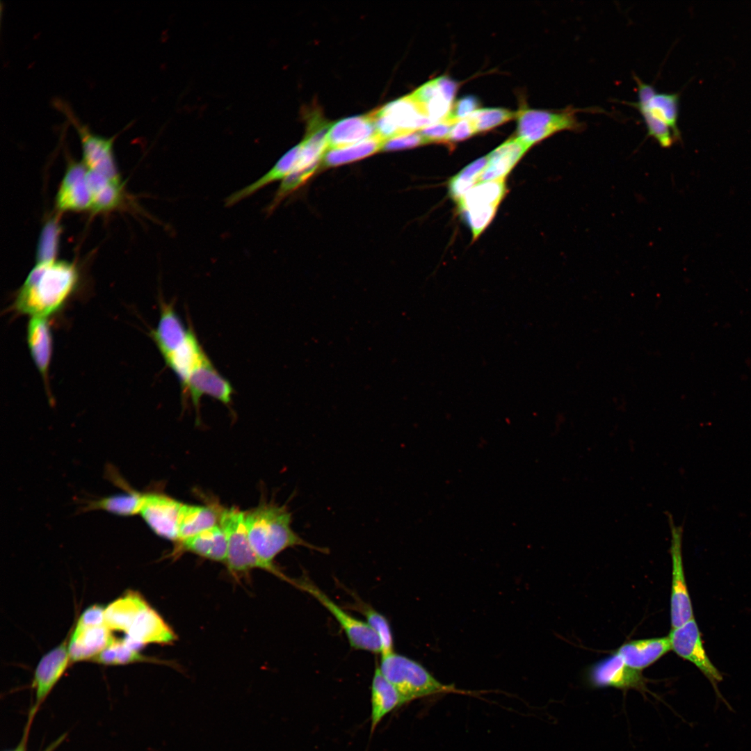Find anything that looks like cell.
<instances>
[{
  "instance_id": "30",
  "label": "cell",
  "mask_w": 751,
  "mask_h": 751,
  "mask_svg": "<svg viewBox=\"0 0 751 751\" xmlns=\"http://www.w3.org/2000/svg\"><path fill=\"white\" fill-rule=\"evenodd\" d=\"M207 356L192 329L186 342L164 360L177 376L182 391L193 371Z\"/></svg>"
},
{
  "instance_id": "33",
  "label": "cell",
  "mask_w": 751,
  "mask_h": 751,
  "mask_svg": "<svg viewBox=\"0 0 751 751\" xmlns=\"http://www.w3.org/2000/svg\"><path fill=\"white\" fill-rule=\"evenodd\" d=\"M144 494L132 489L126 492L113 494L92 501L86 506V510H101L119 516H131L139 514Z\"/></svg>"
},
{
  "instance_id": "6",
  "label": "cell",
  "mask_w": 751,
  "mask_h": 751,
  "mask_svg": "<svg viewBox=\"0 0 751 751\" xmlns=\"http://www.w3.org/2000/svg\"><path fill=\"white\" fill-rule=\"evenodd\" d=\"M579 111L583 109L572 106L558 111L522 107L516 113L517 137L531 147L560 131H581L585 124L578 119Z\"/></svg>"
},
{
  "instance_id": "32",
  "label": "cell",
  "mask_w": 751,
  "mask_h": 751,
  "mask_svg": "<svg viewBox=\"0 0 751 751\" xmlns=\"http://www.w3.org/2000/svg\"><path fill=\"white\" fill-rule=\"evenodd\" d=\"M383 141L384 140L377 135L355 144L327 149L321 168L337 167L369 156L381 150Z\"/></svg>"
},
{
  "instance_id": "28",
  "label": "cell",
  "mask_w": 751,
  "mask_h": 751,
  "mask_svg": "<svg viewBox=\"0 0 751 751\" xmlns=\"http://www.w3.org/2000/svg\"><path fill=\"white\" fill-rule=\"evenodd\" d=\"M300 150V143L294 146L284 154L266 174L253 183L236 191L225 200V205L232 206L267 185L278 180L284 179L294 169Z\"/></svg>"
},
{
  "instance_id": "15",
  "label": "cell",
  "mask_w": 751,
  "mask_h": 751,
  "mask_svg": "<svg viewBox=\"0 0 751 751\" xmlns=\"http://www.w3.org/2000/svg\"><path fill=\"white\" fill-rule=\"evenodd\" d=\"M233 393L229 382L218 373L207 356L193 371L182 391L184 398L190 397L197 412L202 396H209L229 406Z\"/></svg>"
},
{
  "instance_id": "42",
  "label": "cell",
  "mask_w": 751,
  "mask_h": 751,
  "mask_svg": "<svg viewBox=\"0 0 751 751\" xmlns=\"http://www.w3.org/2000/svg\"><path fill=\"white\" fill-rule=\"evenodd\" d=\"M455 122L446 118L433 122L419 130L428 144L433 143H448L449 136L453 124Z\"/></svg>"
},
{
  "instance_id": "23",
  "label": "cell",
  "mask_w": 751,
  "mask_h": 751,
  "mask_svg": "<svg viewBox=\"0 0 751 751\" xmlns=\"http://www.w3.org/2000/svg\"><path fill=\"white\" fill-rule=\"evenodd\" d=\"M377 136L369 114L344 118L332 124L327 136L328 149L355 144Z\"/></svg>"
},
{
  "instance_id": "4",
  "label": "cell",
  "mask_w": 751,
  "mask_h": 751,
  "mask_svg": "<svg viewBox=\"0 0 751 751\" xmlns=\"http://www.w3.org/2000/svg\"><path fill=\"white\" fill-rule=\"evenodd\" d=\"M219 526L227 538V550L225 564L231 574L236 576L248 573L254 569H261L291 583V578L276 566H271L264 562L253 550L245 527V512L235 506L222 508Z\"/></svg>"
},
{
  "instance_id": "26",
  "label": "cell",
  "mask_w": 751,
  "mask_h": 751,
  "mask_svg": "<svg viewBox=\"0 0 751 751\" xmlns=\"http://www.w3.org/2000/svg\"><path fill=\"white\" fill-rule=\"evenodd\" d=\"M371 704V735L387 714L405 704L397 690L384 677L378 666L375 669L372 678Z\"/></svg>"
},
{
  "instance_id": "3",
  "label": "cell",
  "mask_w": 751,
  "mask_h": 751,
  "mask_svg": "<svg viewBox=\"0 0 751 751\" xmlns=\"http://www.w3.org/2000/svg\"><path fill=\"white\" fill-rule=\"evenodd\" d=\"M634 79L638 86V101L628 104L641 115L647 135L654 138L664 148L672 146L680 139L677 127L679 95L677 93H659L655 88L640 80Z\"/></svg>"
},
{
  "instance_id": "38",
  "label": "cell",
  "mask_w": 751,
  "mask_h": 751,
  "mask_svg": "<svg viewBox=\"0 0 751 751\" xmlns=\"http://www.w3.org/2000/svg\"><path fill=\"white\" fill-rule=\"evenodd\" d=\"M61 227L57 216L49 218L40 232L36 250L38 263L56 260Z\"/></svg>"
},
{
  "instance_id": "13",
  "label": "cell",
  "mask_w": 751,
  "mask_h": 751,
  "mask_svg": "<svg viewBox=\"0 0 751 751\" xmlns=\"http://www.w3.org/2000/svg\"><path fill=\"white\" fill-rule=\"evenodd\" d=\"M588 680L596 688L634 689L642 693L648 691L647 680L640 671L627 665L615 652L593 664L588 672Z\"/></svg>"
},
{
  "instance_id": "40",
  "label": "cell",
  "mask_w": 751,
  "mask_h": 751,
  "mask_svg": "<svg viewBox=\"0 0 751 751\" xmlns=\"http://www.w3.org/2000/svg\"><path fill=\"white\" fill-rule=\"evenodd\" d=\"M498 206L476 207L463 211L467 223L476 239L494 218Z\"/></svg>"
},
{
  "instance_id": "41",
  "label": "cell",
  "mask_w": 751,
  "mask_h": 751,
  "mask_svg": "<svg viewBox=\"0 0 751 751\" xmlns=\"http://www.w3.org/2000/svg\"><path fill=\"white\" fill-rule=\"evenodd\" d=\"M428 144L419 131L395 136L383 141L382 151H397Z\"/></svg>"
},
{
  "instance_id": "20",
  "label": "cell",
  "mask_w": 751,
  "mask_h": 751,
  "mask_svg": "<svg viewBox=\"0 0 751 751\" xmlns=\"http://www.w3.org/2000/svg\"><path fill=\"white\" fill-rule=\"evenodd\" d=\"M671 650L669 636L634 640L622 645L615 652L633 669L649 667Z\"/></svg>"
},
{
  "instance_id": "47",
  "label": "cell",
  "mask_w": 751,
  "mask_h": 751,
  "mask_svg": "<svg viewBox=\"0 0 751 751\" xmlns=\"http://www.w3.org/2000/svg\"><path fill=\"white\" fill-rule=\"evenodd\" d=\"M31 722V721L28 720L23 737L18 745L15 749L8 751H26V742Z\"/></svg>"
},
{
  "instance_id": "39",
  "label": "cell",
  "mask_w": 751,
  "mask_h": 751,
  "mask_svg": "<svg viewBox=\"0 0 751 751\" xmlns=\"http://www.w3.org/2000/svg\"><path fill=\"white\" fill-rule=\"evenodd\" d=\"M516 117V113L503 108H483L476 110L469 118L476 133L491 130Z\"/></svg>"
},
{
  "instance_id": "25",
  "label": "cell",
  "mask_w": 751,
  "mask_h": 751,
  "mask_svg": "<svg viewBox=\"0 0 751 751\" xmlns=\"http://www.w3.org/2000/svg\"><path fill=\"white\" fill-rule=\"evenodd\" d=\"M27 343L35 365L47 385L52 352V337L47 318L31 317L27 326Z\"/></svg>"
},
{
  "instance_id": "44",
  "label": "cell",
  "mask_w": 751,
  "mask_h": 751,
  "mask_svg": "<svg viewBox=\"0 0 751 751\" xmlns=\"http://www.w3.org/2000/svg\"><path fill=\"white\" fill-rule=\"evenodd\" d=\"M105 608L100 605H92L87 608L80 615L76 627L89 628L105 624Z\"/></svg>"
},
{
  "instance_id": "43",
  "label": "cell",
  "mask_w": 751,
  "mask_h": 751,
  "mask_svg": "<svg viewBox=\"0 0 751 751\" xmlns=\"http://www.w3.org/2000/svg\"><path fill=\"white\" fill-rule=\"evenodd\" d=\"M479 106L478 99L474 95H466L458 99L451 108L447 118L453 122L467 118Z\"/></svg>"
},
{
  "instance_id": "17",
  "label": "cell",
  "mask_w": 751,
  "mask_h": 751,
  "mask_svg": "<svg viewBox=\"0 0 751 751\" xmlns=\"http://www.w3.org/2000/svg\"><path fill=\"white\" fill-rule=\"evenodd\" d=\"M70 661L67 640L45 654L38 663L33 678L35 703L29 719L33 720L38 709L67 670Z\"/></svg>"
},
{
  "instance_id": "10",
  "label": "cell",
  "mask_w": 751,
  "mask_h": 751,
  "mask_svg": "<svg viewBox=\"0 0 751 751\" xmlns=\"http://www.w3.org/2000/svg\"><path fill=\"white\" fill-rule=\"evenodd\" d=\"M377 135L383 140L417 131L433 123L411 95L391 102L369 113Z\"/></svg>"
},
{
  "instance_id": "9",
  "label": "cell",
  "mask_w": 751,
  "mask_h": 751,
  "mask_svg": "<svg viewBox=\"0 0 751 751\" xmlns=\"http://www.w3.org/2000/svg\"><path fill=\"white\" fill-rule=\"evenodd\" d=\"M291 585L312 595L334 617L345 632L351 647L373 654L381 653L380 640L368 623L346 612L307 576L292 579Z\"/></svg>"
},
{
  "instance_id": "21",
  "label": "cell",
  "mask_w": 751,
  "mask_h": 751,
  "mask_svg": "<svg viewBox=\"0 0 751 751\" xmlns=\"http://www.w3.org/2000/svg\"><path fill=\"white\" fill-rule=\"evenodd\" d=\"M177 542L175 555L190 552L212 561L225 562L227 542L219 524Z\"/></svg>"
},
{
  "instance_id": "1",
  "label": "cell",
  "mask_w": 751,
  "mask_h": 751,
  "mask_svg": "<svg viewBox=\"0 0 751 751\" xmlns=\"http://www.w3.org/2000/svg\"><path fill=\"white\" fill-rule=\"evenodd\" d=\"M76 266L68 261L36 262L17 293L14 307L30 317H45L58 311L76 290Z\"/></svg>"
},
{
  "instance_id": "5",
  "label": "cell",
  "mask_w": 751,
  "mask_h": 751,
  "mask_svg": "<svg viewBox=\"0 0 751 751\" xmlns=\"http://www.w3.org/2000/svg\"><path fill=\"white\" fill-rule=\"evenodd\" d=\"M378 667L384 677L397 690L405 704L455 690L439 682L417 661L394 651L381 655Z\"/></svg>"
},
{
  "instance_id": "22",
  "label": "cell",
  "mask_w": 751,
  "mask_h": 751,
  "mask_svg": "<svg viewBox=\"0 0 751 751\" xmlns=\"http://www.w3.org/2000/svg\"><path fill=\"white\" fill-rule=\"evenodd\" d=\"M115 638L106 625L75 627L68 643L71 662L91 660L103 651Z\"/></svg>"
},
{
  "instance_id": "14",
  "label": "cell",
  "mask_w": 751,
  "mask_h": 751,
  "mask_svg": "<svg viewBox=\"0 0 751 751\" xmlns=\"http://www.w3.org/2000/svg\"><path fill=\"white\" fill-rule=\"evenodd\" d=\"M182 503L167 495L150 492L143 496L140 515L159 537L178 540V522Z\"/></svg>"
},
{
  "instance_id": "7",
  "label": "cell",
  "mask_w": 751,
  "mask_h": 751,
  "mask_svg": "<svg viewBox=\"0 0 751 751\" xmlns=\"http://www.w3.org/2000/svg\"><path fill=\"white\" fill-rule=\"evenodd\" d=\"M54 105L64 113L76 130L82 149L81 161L87 170L111 180L122 182L113 153V143L117 135L108 138L95 134L77 118L63 100L56 99Z\"/></svg>"
},
{
  "instance_id": "27",
  "label": "cell",
  "mask_w": 751,
  "mask_h": 751,
  "mask_svg": "<svg viewBox=\"0 0 751 751\" xmlns=\"http://www.w3.org/2000/svg\"><path fill=\"white\" fill-rule=\"evenodd\" d=\"M138 592L129 590L105 607V624L111 630L127 632L138 613L147 604Z\"/></svg>"
},
{
  "instance_id": "12",
  "label": "cell",
  "mask_w": 751,
  "mask_h": 751,
  "mask_svg": "<svg viewBox=\"0 0 751 751\" xmlns=\"http://www.w3.org/2000/svg\"><path fill=\"white\" fill-rule=\"evenodd\" d=\"M671 531L672 586L670 595V622L672 629L693 619V611L688 591L682 560V528L668 517Z\"/></svg>"
},
{
  "instance_id": "24",
  "label": "cell",
  "mask_w": 751,
  "mask_h": 751,
  "mask_svg": "<svg viewBox=\"0 0 751 751\" xmlns=\"http://www.w3.org/2000/svg\"><path fill=\"white\" fill-rule=\"evenodd\" d=\"M529 148L517 137L502 143L487 155V163L480 181L503 180Z\"/></svg>"
},
{
  "instance_id": "29",
  "label": "cell",
  "mask_w": 751,
  "mask_h": 751,
  "mask_svg": "<svg viewBox=\"0 0 751 751\" xmlns=\"http://www.w3.org/2000/svg\"><path fill=\"white\" fill-rule=\"evenodd\" d=\"M221 509L183 503L179 512L177 542L218 525Z\"/></svg>"
},
{
  "instance_id": "35",
  "label": "cell",
  "mask_w": 751,
  "mask_h": 751,
  "mask_svg": "<svg viewBox=\"0 0 751 751\" xmlns=\"http://www.w3.org/2000/svg\"><path fill=\"white\" fill-rule=\"evenodd\" d=\"M102 665H125L140 661H152L129 645L124 638L114 639L103 651L92 659Z\"/></svg>"
},
{
  "instance_id": "45",
  "label": "cell",
  "mask_w": 751,
  "mask_h": 751,
  "mask_svg": "<svg viewBox=\"0 0 751 751\" xmlns=\"http://www.w3.org/2000/svg\"><path fill=\"white\" fill-rule=\"evenodd\" d=\"M475 134L476 133L470 118L468 117L461 119L453 124L448 143L461 141L471 137Z\"/></svg>"
},
{
  "instance_id": "16",
  "label": "cell",
  "mask_w": 751,
  "mask_h": 751,
  "mask_svg": "<svg viewBox=\"0 0 751 751\" xmlns=\"http://www.w3.org/2000/svg\"><path fill=\"white\" fill-rule=\"evenodd\" d=\"M59 212H79L92 209L88 170L81 162L70 161L56 195Z\"/></svg>"
},
{
  "instance_id": "34",
  "label": "cell",
  "mask_w": 751,
  "mask_h": 751,
  "mask_svg": "<svg viewBox=\"0 0 751 751\" xmlns=\"http://www.w3.org/2000/svg\"><path fill=\"white\" fill-rule=\"evenodd\" d=\"M506 192L504 179L480 181L457 202L461 211L476 207L499 206Z\"/></svg>"
},
{
  "instance_id": "11",
  "label": "cell",
  "mask_w": 751,
  "mask_h": 751,
  "mask_svg": "<svg viewBox=\"0 0 751 751\" xmlns=\"http://www.w3.org/2000/svg\"><path fill=\"white\" fill-rule=\"evenodd\" d=\"M668 636L671 649L679 657L694 664L711 684L717 702H723L729 710L733 711L718 690V684L723 677L706 654L701 633L694 618L679 627L672 629Z\"/></svg>"
},
{
  "instance_id": "48",
  "label": "cell",
  "mask_w": 751,
  "mask_h": 751,
  "mask_svg": "<svg viewBox=\"0 0 751 751\" xmlns=\"http://www.w3.org/2000/svg\"><path fill=\"white\" fill-rule=\"evenodd\" d=\"M65 735H63V736H60V737L59 738L56 739V741H55L54 742H53V743H51V745H49V746H48V747H47V748L45 749V750H44V751H54V750L56 749V747H57V746H58V745H60V744L61 743V742H62V741H63V739L65 738Z\"/></svg>"
},
{
  "instance_id": "8",
  "label": "cell",
  "mask_w": 751,
  "mask_h": 751,
  "mask_svg": "<svg viewBox=\"0 0 751 751\" xmlns=\"http://www.w3.org/2000/svg\"><path fill=\"white\" fill-rule=\"evenodd\" d=\"M331 124L316 111L309 116L307 134L300 143V150L296 166L282 181V187L286 192H294L321 168L328 149L327 136Z\"/></svg>"
},
{
  "instance_id": "36",
  "label": "cell",
  "mask_w": 751,
  "mask_h": 751,
  "mask_svg": "<svg viewBox=\"0 0 751 751\" xmlns=\"http://www.w3.org/2000/svg\"><path fill=\"white\" fill-rule=\"evenodd\" d=\"M352 607L364 615L368 624L379 637L381 643L380 654L394 652V638L387 619L372 606L359 599H356Z\"/></svg>"
},
{
  "instance_id": "18",
  "label": "cell",
  "mask_w": 751,
  "mask_h": 751,
  "mask_svg": "<svg viewBox=\"0 0 751 751\" xmlns=\"http://www.w3.org/2000/svg\"><path fill=\"white\" fill-rule=\"evenodd\" d=\"M176 639L173 630L148 604L138 613L124 638L138 651L150 643L169 645Z\"/></svg>"
},
{
  "instance_id": "37",
  "label": "cell",
  "mask_w": 751,
  "mask_h": 751,
  "mask_svg": "<svg viewBox=\"0 0 751 751\" xmlns=\"http://www.w3.org/2000/svg\"><path fill=\"white\" fill-rule=\"evenodd\" d=\"M487 156L476 159L450 180L449 191L453 200L458 202L471 188L480 182L481 176L487 163Z\"/></svg>"
},
{
  "instance_id": "2",
  "label": "cell",
  "mask_w": 751,
  "mask_h": 751,
  "mask_svg": "<svg viewBox=\"0 0 751 751\" xmlns=\"http://www.w3.org/2000/svg\"><path fill=\"white\" fill-rule=\"evenodd\" d=\"M292 515L284 505L262 501L245 512V524L250 544L256 554L266 563L274 565L276 556L284 550L304 547L323 553L328 550L302 538L291 528Z\"/></svg>"
},
{
  "instance_id": "19",
  "label": "cell",
  "mask_w": 751,
  "mask_h": 751,
  "mask_svg": "<svg viewBox=\"0 0 751 751\" xmlns=\"http://www.w3.org/2000/svg\"><path fill=\"white\" fill-rule=\"evenodd\" d=\"M191 330L184 326L172 303L162 301L158 324L150 335L165 360L186 342Z\"/></svg>"
},
{
  "instance_id": "46",
  "label": "cell",
  "mask_w": 751,
  "mask_h": 751,
  "mask_svg": "<svg viewBox=\"0 0 751 751\" xmlns=\"http://www.w3.org/2000/svg\"><path fill=\"white\" fill-rule=\"evenodd\" d=\"M435 81L442 96L451 104L458 89L457 83L446 76H439Z\"/></svg>"
},
{
  "instance_id": "31",
  "label": "cell",
  "mask_w": 751,
  "mask_h": 751,
  "mask_svg": "<svg viewBox=\"0 0 751 751\" xmlns=\"http://www.w3.org/2000/svg\"><path fill=\"white\" fill-rule=\"evenodd\" d=\"M88 182L91 193L92 209L95 213H106L118 209L124 200L123 184L88 170Z\"/></svg>"
}]
</instances>
